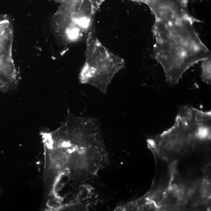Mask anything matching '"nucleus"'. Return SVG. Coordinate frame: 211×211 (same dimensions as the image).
Masks as SVG:
<instances>
[{"label": "nucleus", "mask_w": 211, "mask_h": 211, "mask_svg": "<svg viewBox=\"0 0 211 211\" xmlns=\"http://www.w3.org/2000/svg\"><path fill=\"white\" fill-rule=\"evenodd\" d=\"M86 41V59L80 74V81L82 84L94 86L105 94L115 75L124 67L125 61L102 44L94 28Z\"/></svg>", "instance_id": "f257e3e1"}, {"label": "nucleus", "mask_w": 211, "mask_h": 211, "mask_svg": "<svg viewBox=\"0 0 211 211\" xmlns=\"http://www.w3.org/2000/svg\"><path fill=\"white\" fill-rule=\"evenodd\" d=\"M61 4L52 22L56 37L65 44L86 40L97 10L92 0H64Z\"/></svg>", "instance_id": "f03ea898"}, {"label": "nucleus", "mask_w": 211, "mask_h": 211, "mask_svg": "<svg viewBox=\"0 0 211 211\" xmlns=\"http://www.w3.org/2000/svg\"><path fill=\"white\" fill-rule=\"evenodd\" d=\"M45 148L44 179L48 188L52 187L58 176L66 170L68 152L64 146L43 136Z\"/></svg>", "instance_id": "7ed1b4c3"}, {"label": "nucleus", "mask_w": 211, "mask_h": 211, "mask_svg": "<svg viewBox=\"0 0 211 211\" xmlns=\"http://www.w3.org/2000/svg\"><path fill=\"white\" fill-rule=\"evenodd\" d=\"M202 63V73L201 78L203 81L208 84L211 83V57L203 59Z\"/></svg>", "instance_id": "20e7f679"}, {"label": "nucleus", "mask_w": 211, "mask_h": 211, "mask_svg": "<svg viewBox=\"0 0 211 211\" xmlns=\"http://www.w3.org/2000/svg\"><path fill=\"white\" fill-rule=\"evenodd\" d=\"M105 0H92L93 3L96 8L98 9L100 6Z\"/></svg>", "instance_id": "39448f33"}, {"label": "nucleus", "mask_w": 211, "mask_h": 211, "mask_svg": "<svg viewBox=\"0 0 211 211\" xmlns=\"http://www.w3.org/2000/svg\"><path fill=\"white\" fill-rule=\"evenodd\" d=\"M174 143L168 141V142L166 143V148L168 150L172 151L174 149Z\"/></svg>", "instance_id": "423d86ee"}, {"label": "nucleus", "mask_w": 211, "mask_h": 211, "mask_svg": "<svg viewBox=\"0 0 211 211\" xmlns=\"http://www.w3.org/2000/svg\"><path fill=\"white\" fill-rule=\"evenodd\" d=\"M183 195V193L182 191H179V190H176L174 193V196L176 198H182Z\"/></svg>", "instance_id": "0eeeda50"}, {"label": "nucleus", "mask_w": 211, "mask_h": 211, "mask_svg": "<svg viewBox=\"0 0 211 211\" xmlns=\"http://www.w3.org/2000/svg\"><path fill=\"white\" fill-rule=\"evenodd\" d=\"M207 189L205 188H203L201 190V193H202L203 196H205L207 194Z\"/></svg>", "instance_id": "6e6552de"}, {"label": "nucleus", "mask_w": 211, "mask_h": 211, "mask_svg": "<svg viewBox=\"0 0 211 211\" xmlns=\"http://www.w3.org/2000/svg\"><path fill=\"white\" fill-rule=\"evenodd\" d=\"M166 179V177L165 175H163L161 177V179L162 180L164 181L165 180V179Z\"/></svg>", "instance_id": "1a4fd4ad"}, {"label": "nucleus", "mask_w": 211, "mask_h": 211, "mask_svg": "<svg viewBox=\"0 0 211 211\" xmlns=\"http://www.w3.org/2000/svg\"><path fill=\"white\" fill-rule=\"evenodd\" d=\"M54 1L56 2H57L61 3L63 2L64 1V0H54Z\"/></svg>", "instance_id": "9d476101"}]
</instances>
